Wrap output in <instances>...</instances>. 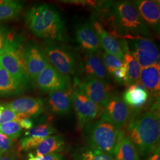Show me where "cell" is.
Listing matches in <instances>:
<instances>
[{"instance_id":"9a60e30c","label":"cell","mask_w":160,"mask_h":160,"mask_svg":"<svg viewBox=\"0 0 160 160\" xmlns=\"http://www.w3.org/2000/svg\"><path fill=\"white\" fill-rule=\"evenodd\" d=\"M97 53H84L82 70L87 77L97 78L106 82L110 81V75L104 65L102 59Z\"/></svg>"},{"instance_id":"484cf974","label":"cell","mask_w":160,"mask_h":160,"mask_svg":"<svg viewBox=\"0 0 160 160\" xmlns=\"http://www.w3.org/2000/svg\"><path fill=\"white\" fill-rule=\"evenodd\" d=\"M78 160H116L113 156L91 148L82 149Z\"/></svg>"},{"instance_id":"e0dca14e","label":"cell","mask_w":160,"mask_h":160,"mask_svg":"<svg viewBox=\"0 0 160 160\" xmlns=\"http://www.w3.org/2000/svg\"><path fill=\"white\" fill-rule=\"evenodd\" d=\"M5 106L16 113L28 114L30 117L39 115L44 108L42 99L30 97L18 98Z\"/></svg>"},{"instance_id":"5bb4252c","label":"cell","mask_w":160,"mask_h":160,"mask_svg":"<svg viewBox=\"0 0 160 160\" xmlns=\"http://www.w3.org/2000/svg\"><path fill=\"white\" fill-rule=\"evenodd\" d=\"M144 23L149 29L160 33V1L137 0L133 2Z\"/></svg>"},{"instance_id":"7c38bea8","label":"cell","mask_w":160,"mask_h":160,"mask_svg":"<svg viewBox=\"0 0 160 160\" xmlns=\"http://www.w3.org/2000/svg\"><path fill=\"white\" fill-rule=\"evenodd\" d=\"M23 56L26 68L32 80L34 81L38 75L49 64L43 50L31 41L24 45Z\"/></svg>"},{"instance_id":"ac0fdd59","label":"cell","mask_w":160,"mask_h":160,"mask_svg":"<svg viewBox=\"0 0 160 160\" xmlns=\"http://www.w3.org/2000/svg\"><path fill=\"white\" fill-rule=\"evenodd\" d=\"M71 92L72 90L57 91L49 93L48 103L53 113L58 115L68 113L72 107Z\"/></svg>"},{"instance_id":"8d00e7d4","label":"cell","mask_w":160,"mask_h":160,"mask_svg":"<svg viewBox=\"0 0 160 160\" xmlns=\"http://www.w3.org/2000/svg\"><path fill=\"white\" fill-rule=\"evenodd\" d=\"M42 160H62V156L59 154H51L41 157Z\"/></svg>"},{"instance_id":"f546056e","label":"cell","mask_w":160,"mask_h":160,"mask_svg":"<svg viewBox=\"0 0 160 160\" xmlns=\"http://www.w3.org/2000/svg\"><path fill=\"white\" fill-rule=\"evenodd\" d=\"M44 138L38 137H25L20 140V145L23 150L27 151L37 148Z\"/></svg>"},{"instance_id":"44dd1931","label":"cell","mask_w":160,"mask_h":160,"mask_svg":"<svg viewBox=\"0 0 160 160\" xmlns=\"http://www.w3.org/2000/svg\"><path fill=\"white\" fill-rule=\"evenodd\" d=\"M149 93L143 86L135 84L129 87L122 99L128 106L138 108L147 103Z\"/></svg>"},{"instance_id":"8992f818","label":"cell","mask_w":160,"mask_h":160,"mask_svg":"<svg viewBox=\"0 0 160 160\" xmlns=\"http://www.w3.org/2000/svg\"><path fill=\"white\" fill-rule=\"evenodd\" d=\"M43 52L49 64L60 74L71 78L82 70V61L70 47L55 42L46 41Z\"/></svg>"},{"instance_id":"d6986e66","label":"cell","mask_w":160,"mask_h":160,"mask_svg":"<svg viewBox=\"0 0 160 160\" xmlns=\"http://www.w3.org/2000/svg\"><path fill=\"white\" fill-rule=\"evenodd\" d=\"M139 81L141 86L151 94L157 96L160 89V65L159 61L141 69Z\"/></svg>"},{"instance_id":"7402d4cb","label":"cell","mask_w":160,"mask_h":160,"mask_svg":"<svg viewBox=\"0 0 160 160\" xmlns=\"http://www.w3.org/2000/svg\"><path fill=\"white\" fill-rule=\"evenodd\" d=\"M24 89V87L0 65V97L18 95Z\"/></svg>"},{"instance_id":"83f0119b","label":"cell","mask_w":160,"mask_h":160,"mask_svg":"<svg viewBox=\"0 0 160 160\" xmlns=\"http://www.w3.org/2000/svg\"><path fill=\"white\" fill-rule=\"evenodd\" d=\"M0 132L12 140L17 139L21 135L22 133V128L18 122L12 121L1 125Z\"/></svg>"},{"instance_id":"2e32d148","label":"cell","mask_w":160,"mask_h":160,"mask_svg":"<svg viewBox=\"0 0 160 160\" xmlns=\"http://www.w3.org/2000/svg\"><path fill=\"white\" fill-rule=\"evenodd\" d=\"M90 22L97 33L102 48L106 52L115 55L123 61V55L118 40L106 31L95 17L91 18Z\"/></svg>"},{"instance_id":"5b68a950","label":"cell","mask_w":160,"mask_h":160,"mask_svg":"<svg viewBox=\"0 0 160 160\" xmlns=\"http://www.w3.org/2000/svg\"><path fill=\"white\" fill-rule=\"evenodd\" d=\"M24 38L12 33L6 49L0 56V65L24 87L28 88L32 81L26 68L23 50Z\"/></svg>"},{"instance_id":"603a6c76","label":"cell","mask_w":160,"mask_h":160,"mask_svg":"<svg viewBox=\"0 0 160 160\" xmlns=\"http://www.w3.org/2000/svg\"><path fill=\"white\" fill-rule=\"evenodd\" d=\"M65 141L60 135L49 136L43 139L36 149L37 157H43L46 155L57 154L63 148Z\"/></svg>"},{"instance_id":"74e56055","label":"cell","mask_w":160,"mask_h":160,"mask_svg":"<svg viewBox=\"0 0 160 160\" xmlns=\"http://www.w3.org/2000/svg\"><path fill=\"white\" fill-rule=\"evenodd\" d=\"M0 160H17L14 154L11 152H7L6 154L0 155Z\"/></svg>"},{"instance_id":"cb8c5ba5","label":"cell","mask_w":160,"mask_h":160,"mask_svg":"<svg viewBox=\"0 0 160 160\" xmlns=\"http://www.w3.org/2000/svg\"><path fill=\"white\" fill-rule=\"evenodd\" d=\"M114 158L116 160H140L134 144L129 137L125 135L120 138Z\"/></svg>"},{"instance_id":"d6a6232c","label":"cell","mask_w":160,"mask_h":160,"mask_svg":"<svg viewBox=\"0 0 160 160\" xmlns=\"http://www.w3.org/2000/svg\"><path fill=\"white\" fill-rule=\"evenodd\" d=\"M112 75L113 77L116 82L120 84L127 85V69L124 62L123 65L119 68L117 69Z\"/></svg>"},{"instance_id":"4316f807","label":"cell","mask_w":160,"mask_h":160,"mask_svg":"<svg viewBox=\"0 0 160 160\" xmlns=\"http://www.w3.org/2000/svg\"><path fill=\"white\" fill-rule=\"evenodd\" d=\"M56 132L52 126L48 124H42L33 127L25 133L27 137H38L46 138Z\"/></svg>"},{"instance_id":"8fae6325","label":"cell","mask_w":160,"mask_h":160,"mask_svg":"<svg viewBox=\"0 0 160 160\" xmlns=\"http://www.w3.org/2000/svg\"><path fill=\"white\" fill-rule=\"evenodd\" d=\"M101 120L108 122L117 129H121L126 124L129 117V109L122 98L113 96L103 107Z\"/></svg>"},{"instance_id":"f1b7e54d","label":"cell","mask_w":160,"mask_h":160,"mask_svg":"<svg viewBox=\"0 0 160 160\" xmlns=\"http://www.w3.org/2000/svg\"><path fill=\"white\" fill-rule=\"evenodd\" d=\"M102 61L106 70L111 75L123 64V61L119 58L106 52L102 53Z\"/></svg>"},{"instance_id":"3957f363","label":"cell","mask_w":160,"mask_h":160,"mask_svg":"<svg viewBox=\"0 0 160 160\" xmlns=\"http://www.w3.org/2000/svg\"><path fill=\"white\" fill-rule=\"evenodd\" d=\"M158 108L150 109L138 118L129 128V136L138 154L147 157L160 142V115Z\"/></svg>"},{"instance_id":"f35d334b","label":"cell","mask_w":160,"mask_h":160,"mask_svg":"<svg viewBox=\"0 0 160 160\" xmlns=\"http://www.w3.org/2000/svg\"><path fill=\"white\" fill-rule=\"evenodd\" d=\"M28 160H42L39 157L34 156L32 154H29V158Z\"/></svg>"},{"instance_id":"30bf717a","label":"cell","mask_w":160,"mask_h":160,"mask_svg":"<svg viewBox=\"0 0 160 160\" xmlns=\"http://www.w3.org/2000/svg\"><path fill=\"white\" fill-rule=\"evenodd\" d=\"M41 91L53 92L71 90V78L60 74L49 64L34 80Z\"/></svg>"},{"instance_id":"ba28073f","label":"cell","mask_w":160,"mask_h":160,"mask_svg":"<svg viewBox=\"0 0 160 160\" xmlns=\"http://www.w3.org/2000/svg\"><path fill=\"white\" fill-rule=\"evenodd\" d=\"M71 98L80 129L101 116L103 108L92 102L76 86L72 90Z\"/></svg>"},{"instance_id":"9c48e42d","label":"cell","mask_w":160,"mask_h":160,"mask_svg":"<svg viewBox=\"0 0 160 160\" xmlns=\"http://www.w3.org/2000/svg\"><path fill=\"white\" fill-rule=\"evenodd\" d=\"M74 83L92 102L102 108L111 97L110 86L102 80L87 76L81 82L75 78Z\"/></svg>"},{"instance_id":"1f68e13d","label":"cell","mask_w":160,"mask_h":160,"mask_svg":"<svg viewBox=\"0 0 160 160\" xmlns=\"http://www.w3.org/2000/svg\"><path fill=\"white\" fill-rule=\"evenodd\" d=\"M1 112L0 113V125L12 121H15L17 113L12 111L5 106L0 107Z\"/></svg>"},{"instance_id":"ab89813d","label":"cell","mask_w":160,"mask_h":160,"mask_svg":"<svg viewBox=\"0 0 160 160\" xmlns=\"http://www.w3.org/2000/svg\"><path fill=\"white\" fill-rule=\"evenodd\" d=\"M1 108H0V113H1Z\"/></svg>"},{"instance_id":"4dcf8cb0","label":"cell","mask_w":160,"mask_h":160,"mask_svg":"<svg viewBox=\"0 0 160 160\" xmlns=\"http://www.w3.org/2000/svg\"><path fill=\"white\" fill-rule=\"evenodd\" d=\"M12 33L5 26L0 25V56L4 51Z\"/></svg>"},{"instance_id":"7a4b0ae2","label":"cell","mask_w":160,"mask_h":160,"mask_svg":"<svg viewBox=\"0 0 160 160\" xmlns=\"http://www.w3.org/2000/svg\"><path fill=\"white\" fill-rule=\"evenodd\" d=\"M110 20L114 34L119 38L136 36L152 38V33L131 1L115 2L111 7Z\"/></svg>"},{"instance_id":"52a82bcc","label":"cell","mask_w":160,"mask_h":160,"mask_svg":"<svg viewBox=\"0 0 160 160\" xmlns=\"http://www.w3.org/2000/svg\"><path fill=\"white\" fill-rule=\"evenodd\" d=\"M130 53L137 61L141 68L151 66L159 61L158 48L152 38L146 37H126Z\"/></svg>"},{"instance_id":"e575fe53","label":"cell","mask_w":160,"mask_h":160,"mask_svg":"<svg viewBox=\"0 0 160 160\" xmlns=\"http://www.w3.org/2000/svg\"><path fill=\"white\" fill-rule=\"evenodd\" d=\"M20 127L26 130H29L33 126V122L30 119V118L26 117L20 120L18 122Z\"/></svg>"},{"instance_id":"836d02e7","label":"cell","mask_w":160,"mask_h":160,"mask_svg":"<svg viewBox=\"0 0 160 160\" xmlns=\"http://www.w3.org/2000/svg\"><path fill=\"white\" fill-rule=\"evenodd\" d=\"M12 145V140L0 132V155L9 152Z\"/></svg>"},{"instance_id":"6da1fadb","label":"cell","mask_w":160,"mask_h":160,"mask_svg":"<svg viewBox=\"0 0 160 160\" xmlns=\"http://www.w3.org/2000/svg\"><path fill=\"white\" fill-rule=\"evenodd\" d=\"M24 18L28 29L37 37L52 42L67 39L65 22L53 6H32L26 10Z\"/></svg>"},{"instance_id":"d4e9b609","label":"cell","mask_w":160,"mask_h":160,"mask_svg":"<svg viewBox=\"0 0 160 160\" xmlns=\"http://www.w3.org/2000/svg\"><path fill=\"white\" fill-rule=\"evenodd\" d=\"M23 2L5 0L0 4V22L16 18L23 10Z\"/></svg>"},{"instance_id":"4fadbf2b","label":"cell","mask_w":160,"mask_h":160,"mask_svg":"<svg viewBox=\"0 0 160 160\" xmlns=\"http://www.w3.org/2000/svg\"><path fill=\"white\" fill-rule=\"evenodd\" d=\"M74 37L76 42L84 53H101L102 48L90 22L78 24L75 28Z\"/></svg>"},{"instance_id":"d590c367","label":"cell","mask_w":160,"mask_h":160,"mask_svg":"<svg viewBox=\"0 0 160 160\" xmlns=\"http://www.w3.org/2000/svg\"><path fill=\"white\" fill-rule=\"evenodd\" d=\"M148 160H160V144L149 155Z\"/></svg>"},{"instance_id":"277c9868","label":"cell","mask_w":160,"mask_h":160,"mask_svg":"<svg viewBox=\"0 0 160 160\" xmlns=\"http://www.w3.org/2000/svg\"><path fill=\"white\" fill-rule=\"evenodd\" d=\"M84 137L90 148L113 156L123 132L108 122L92 121L84 127Z\"/></svg>"},{"instance_id":"ffe728a7","label":"cell","mask_w":160,"mask_h":160,"mask_svg":"<svg viewBox=\"0 0 160 160\" xmlns=\"http://www.w3.org/2000/svg\"><path fill=\"white\" fill-rule=\"evenodd\" d=\"M118 42L122 52L123 55V62L126 65L127 69V85L131 86L138 84V82L139 81L141 68L135 58L129 51L126 40L122 38H119Z\"/></svg>"}]
</instances>
